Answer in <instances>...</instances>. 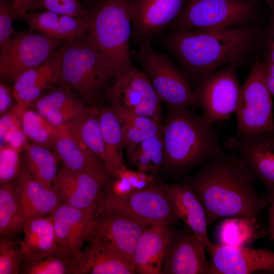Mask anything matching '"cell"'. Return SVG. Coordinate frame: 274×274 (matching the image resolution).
Segmentation results:
<instances>
[{
  "label": "cell",
  "instance_id": "cell-1",
  "mask_svg": "<svg viewBox=\"0 0 274 274\" xmlns=\"http://www.w3.org/2000/svg\"><path fill=\"white\" fill-rule=\"evenodd\" d=\"M256 180L237 155L224 152L207 160L183 183L200 200L211 226L224 218H244L261 223V212L268 202L265 195L258 194Z\"/></svg>",
  "mask_w": 274,
  "mask_h": 274
},
{
  "label": "cell",
  "instance_id": "cell-2",
  "mask_svg": "<svg viewBox=\"0 0 274 274\" xmlns=\"http://www.w3.org/2000/svg\"><path fill=\"white\" fill-rule=\"evenodd\" d=\"M262 32L247 24L214 30H177L166 44L190 76L198 81L232 63L255 48Z\"/></svg>",
  "mask_w": 274,
  "mask_h": 274
},
{
  "label": "cell",
  "instance_id": "cell-3",
  "mask_svg": "<svg viewBox=\"0 0 274 274\" xmlns=\"http://www.w3.org/2000/svg\"><path fill=\"white\" fill-rule=\"evenodd\" d=\"M162 134L164 149L162 168L173 175H183L225 152L218 129L189 108L168 109Z\"/></svg>",
  "mask_w": 274,
  "mask_h": 274
},
{
  "label": "cell",
  "instance_id": "cell-4",
  "mask_svg": "<svg viewBox=\"0 0 274 274\" xmlns=\"http://www.w3.org/2000/svg\"><path fill=\"white\" fill-rule=\"evenodd\" d=\"M62 49L57 85L71 90L89 107L102 106L114 80L110 62L87 33L64 41Z\"/></svg>",
  "mask_w": 274,
  "mask_h": 274
},
{
  "label": "cell",
  "instance_id": "cell-5",
  "mask_svg": "<svg viewBox=\"0 0 274 274\" xmlns=\"http://www.w3.org/2000/svg\"><path fill=\"white\" fill-rule=\"evenodd\" d=\"M132 0H99L86 15L87 35L110 62L114 81L133 65L129 50Z\"/></svg>",
  "mask_w": 274,
  "mask_h": 274
},
{
  "label": "cell",
  "instance_id": "cell-6",
  "mask_svg": "<svg viewBox=\"0 0 274 274\" xmlns=\"http://www.w3.org/2000/svg\"><path fill=\"white\" fill-rule=\"evenodd\" d=\"M258 0H187L172 23L174 31L214 30L246 25L255 18Z\"/></svg>",
  "mask_w": 274,
  "mask_h": 274
},
{
  "label": "cell",
  "instance_id": "cell-7",
  "mask_svg": "<svg viewBox=\"0 0 274 274\" xmlns=\"http://www.w3.org/2000/svg\"><path fill=\"white\" fill-rule=\"evenodd\" d=\"M136 58L142 72L168 109L198 106L186 76L167 56L155 50L149 39L140 43Z\"/></svg>",
  "mask_w": 274,
  "mask_h": 274
},
{
  "label": "cell",
  "instance_id": "cell-8",
  "mask_svg": "<svg viewBox=\"0 0 274 274\" xmlns=\"http://www.w3.org/2000/svg\"><path fill=\"white\" fill-rule=\"evenodd\" d=\"M118 213L149 224L165 222L172 225L179 219L174 213L164 185L155 181L147 186L122 195L101 190L95 215Z\"/></svg>",
  "mask_w": 274,
  "mask_h": 274
},
{
  "label": "cell",
  "instance_id": "cell-9",
  "mask_svg": "<svg viewBox=\"0 0 274 274\" xmlns=\"http://www.w3.org/2000/svg\"><path fill=\"white\" fill-rule=\"evenodd\" d=\"M272 95L266 82V66L256 59L241 86L237 106L236 133L244 137L274 130Z\"/></svg>",
  "mask_w": 274,
  "mask_h": 274
},
{
  "label": "cell",
  "instance_id": "cell-10",
  "mask_svg": "<svg viewBox=\"0 0 274 274\" xmlns=\"http://www.w3.org/2000/svg\"><path fill=\"white\" fill-rule=\"evenodd\" d=\"M64 41L30 28L16 32L8 50L0 56L1 80L14 82L24 72L53 57Z\"/></svg>",
  "mask_w": 274,
  "mask_h": 274
},
{
  "label": "cell",
  "instance_id": "cell-11",
  "mask_svg": "<svg viewBox=\"0 0 274 274\" xmlns=\"http://www.w3.org/2000/svg\"><path fill=\"white\" fill-rule=\"evenodd\" d=\"M237 64H229L208 75L194 90L201 116L211 123L228 120L235 112L241 89Z\"/></svg>",
  "mask_w": 274,
  "mask_h": 274
},
{
  "label": "cell",
  "instance_id": "cell-12",
  "mask_svg": "<svg viewBox=\"0 0 274 274\" xmlns=\"http://www.w3.org/2000/svg\"><path fill=\"white\" fill-rule=\"evenodd\" d=\"M107 99L111 107L158 122L162 120L160 99L146 75L135 66L112 83L107 91Z\"/></svg>",
  "mask_w": 274,
  "mask_h": 274
},
{
  "label": "cell",
  "instance_id": "cell-13",
  "mask_svg": "<svg viewBox=\"0 0 274 274\" xmlns=\"http://www.w3.org/2000/svg\"><path fill=\"white\" fill-rule=\"evenodd\" d=\"M150 225L118 213L95 215L86 241L101 245L115 251L133 268V255L138 242Z\"/></svg>",
  "mask_w": 274,
  "mask_h": 274
},
{
  "label": "cell",
  "instance_id": "cell-14",
  "mask_svg": "<svg viewBox=\"0 0 274 274\" xmlns=\"http://www.w3.org/2000/svg\"><path fill=\"white\" fill-rule=\"evenodd\" d=\"M224 146L237 156L253 172L266 190L274 194V130L247 136H228Z\"/></svg>",
  "mask_w": 274,
  "mask_h": 274
},
{
  "label": "cell",
  "instance_id": "cell-15",
  "mask_svg": "<svg viewBox=\"0 0 274 274\" xmlns=\"http://www.w3.org/2000/svg\"><path fill=\"white\" fill-rule=\"evenodd\" d=\"M212 274L274 273V251L212 242L206 247Z\"/></svg>",
  "mask_w": 274,
  "mask_h": 274
},
{
  "label": "cell",
  "instance_id": "cell-16",
  "mask_svg": "<svg viewBox=\"0 0 274 274\" xmlns=\"http://www.w3.org/2000/svg\"><path fill=\"white\" fill-rule=\"evenodd\" d=\"M95 209H81L63 203L56 209L52 214L57 245L54 254L68 264L78 256L86 241Z\"/></svg>",
  "mask_w": 274,
  "mask_h": 274
},
{
  "label": "cell",
  "instance_id": "cell-17",
  "mask_svg": "<svg viewBox=\"0 0 274 274\" xmlns=\"http://www.w3.org/2000/svg\"><path fill=\"white\" fill-rule=\"evenodd\" d=\"M206 251L191 231L171 227L162 274H212Z\"/></svg>",
  "mask_w": 274,
  "mask_h": 274
},
{
  "label": "cell",
  "instance_id": "cell-18",
  "mask_svg": "<svg viewBox=\"0 0 274 274\" xmlns=\"http://www.w3.org/2000/svg\"><path fill=\"white\" fill-rule=\"evenodd\" d=\"M108 173L76 172L62 165L53 187L61 203L81 209L96 208L101 190L110 177Z\"/></svg>",
  "mask_w": 274,
  "mask_h": 274
},
{
  "label": "cell",
  "instance_id": "cell-19",
  "mask_svg": "<svg viewBox=\"0 0 274 274\" xmlns=\"http://www.w3.org/2000/svg\"><path fill=\"white\" fill-rule=\"evenodd\" d=\"M187 0H132V38L137 43L173 23Z\"/></svg>",
  "mask_w": 274,
  "mask_h": 274
},
{
  "label": "cell",
  "instance_id": "cell-20",
  "mask_svg": "<svg viewBox=\"0 0 274 274\" xmlns=\"http://www.w3.org/2000/svg\"><path fill=\"white\" fill-rule=\"evenodd\" d=\"M62 45L51 58L22 74L14 82L16 104L27 109L57 85Z\"/></svg>",
  "mask_w": 274,
  "mask_h": 274
},
{
  "label": "cell",
  "instance_id": "cell-21",
  "mask_svg": "<svg viewBox=\"0 0 274 274\" xmlns=\"http://www.w3.org/2000/svg\"><path fill=\"white\" fill-rule=\"evenodd\" d=\"M164 188L178 218L187 225L206 248L212 242L208 234L206 213L198 197L184 183L165 185Z\"/></svg>",
  "mask_w": 274,
  "mask_h": 274
},
{
  "label": "cell",
  "instance_id": "cell-22",
  "mask_svg": "<svg viewBox=\"0 0 274 274\" xmlns=\"http://www.w3.org/2000/svg\"><path fill=\"white\" fill-rule=\"evenodd\" d=\"M16 193L25 222L51 215L61 204L54 187H47L38 181L24 165L16 178Z\"/></svg>",
  "mask_w": 274,
  "mask_h": 274
},
{
  "label": "cell",
  "instance_id": "cell-23",
  "mask_svg": "<svg viewBox=\"0 0 274 274\" xmlns=\"http://www.w3.org/2000/svg\"><path fill=\"white\" fill-rule=\"evenodd\" d=\"M171 225L165 222L150 225L141 235L133 255V265L139 274H162Z\"/></svg>",
  "mask_w": 274,
  "mask_h": 274
},
{
  "label": "cell",
  "instance_id": "cell-24",
  "mask_svg": "<svg viewBox=\"0 0 274 274\" xmlns=\"http://www.w3.org/2000/svg\"><path fill=\"white\" fill-rule=\"evenodd\" d=\"M88 246L67 265L68 274H134L132 266L115 251L98 244Z\"/></svg>",
  "mask_w": 274,
  "mask_h": 274
},
{
  "label": "cell",
  "instance_id": "cell-25",
  "mask_svg": "<svg viewBox=\"0 0 274 274\" xmlns=\"http://www.w3.org/2000/svg\"><path fill=\"white\" fill-rule=\"evenodd\" d=\"M31 107L53 125L61 127L91 107L71 90L57 85Z\"/></svg>",
  "mask_w": 274,
  "mask_h": 274
},
{
  "label": "cell",
  "instance_id": "cell-26",
  "mask_svg": "<svg viewBox=\"0 0 274 274\" xmlns=\"http://www.w3.org/2000/svg\"><path fill=\"white\" fill-rule=\"evenodd\" d=\"M86 15L72 17L47 10H36L27 12L21 18L27 22L30 29L66 41L87 33Z\"/></svg>",
  "mask_w": 274,
  "mask_h": 274
},
{
  "label": "cell",
  "instance_id": "cell-27",
  "mask_svg": "<svg viewBox=\"0 0 274 274\" xmlns=\"http://www.w3.org/2000/svg\"><path fill=\"white\" fill-rule=\"evenodd\" d=\"M23 232L24 238L18 242L24 260H39L55 253L57 245L52 214L25 221Z\"/></svg>",
  "mask_w": 274,
  "mask_h": 274
},
{
  "label": "cell",
  "instance_id": "cell-28",
  "mask_svg": "<svg viewBox=\"0 0 274 274\" xmlns=\"http://www.w3.org/2000/svg\"><path fill=\"white\" fill-rule=\"evenodd\" d=\"M62 127L84 149L104 164L105 150L99 119V107H89Z\"/></svg>",
  "mask_w": 274,
  "mask_h": 274
},
{
  "label": "cell",
  "instance_id": "cell-29",
  "mask_svg": "<svg viewBox=\"0 0 274 274\" xmlns=\"http://www.w3.org/2000/svg\"><path fill=\"white\" fill-rule=\"evenodd\" d=\"M99 119L105 150L104 164L111 177L125 166L124 139L120 122L109 106L99 107Z\"/></svg>",
  "mask_w": 274,
  "mask_h": 274
},
{
  "label": "cell",
  "instance_id": "cell-30",
  "mask_svg": "<svg viewBox=\"0 0 274 274\" xmlns=\"http://www.w3.org/2000/svg\"><path fill=\"white\" fill-rule=\"evenodd\" d=\"M63 129L52 148L63 166L76 172L109 174L100 159L84 149Z\"/></svg>",
  "mask_w": 274,
  "mask_h": 274
},
{
  "label": "cell",
  "instance_id": "cell-31",
  "mask_svg": "<svg viewBox=\"0 0 274 274\" xmlns=\"http://www.w3.org/2000/svg\"><path fill=\"white\" fill-rule=\"evenodd\" d=\"M25 220L16 193V178L1 184L0 237L17 239Z\"/></svg>",
  "mask_w": 274,
  "mask_h": 274
},
{
  "label": "cell",
  "instance_id": "cell-32",
  "mask_svg": "<svg viewBox=\"0 0 274 274\" xmlns=\"http://www.w3.org/2000/svg\"><path fill=\"white\" fill-rule=\"evenodd\" d=\"M115 114L121 125L127 156L141 143L162 131V124L151 119L121 109H117Z\"/></svg>",
  "mask_w": 274,
  "mask_h": 274
},
{
  "label": "cell",
  "instance_id": "cell-33",
  "mask_svg": "<svg viewBox=\"0 0 274 274\" xmlns=\"http://www.w3.org/2000/svg\"><path fill=\"white\" fill-rule=\"evenodd\" d=\"M23 165L38 181L53 187L58 173L57 157L50 149L27 142L23 151Z\"/></svg>",
  "mask_w": 274,
  "mask_h": 274
},
{
  "label": "cell",
  "instance_id": "cell-34",
  "mask_svg": "<svg viewBox=\"0 0 274 274\" xmlns=\"http://www.w3.org/2000/svg\"><path fill=\"white\" fill-rule=\"evenodd\" d=\"M127 158L129 165L136 170L157 176L164 158L162 132L141 143Z\"/></svg>",
  "mask_w": 274,
  "mask_h": 274
},
{
  "label": "cell",
  "instance_id": "cell-35",
  "mask_svg": "<svg viewBox=\"0 0 274 274\" xmlns=\"http://www.w3.org/2000/svg\"><path fill=\"white\" fill-rule=\"evenodd\" d=\"M21 123L29 143L50 149L53 148L56 140L63 130L51 124L37 111L29 108L23 112Z\"/></svg>",
  "mask_w": 274,
  "mask_h": 274
},
{
  "label": "cell",
  "instance_id": "cell-36",
  "mask_svg": "<svg viewBox=\"0 0 274 274\" xmlns=\"http://www.w3.org/2000/svg\"><path fill=\"white\" fill-rule=\"evenodd\" d=\"M25 109L15 104L10 111L1 116V145L10 146L23 152L28 142L21 123L22 115Z\"/></svg>",
  "mask_w": 274,
  "mask_h": 274
},
{
  "label": "cell",
  "instance_id": "cell-37",
  "mask_svg": "<svg viewBox=\"0 0 274 274\" xmlns=\"http://www.w3.org/2000/svg\"><path fill=\"white\" fill-rule=\"evenodd\" d=\"M25 259L18 239L0 237V274H18Z\"/></svg>",
  "mask_w": 274,
  "mask_h": 274
},
{
  "label": "cell",
  "instance_id": "cell-38",
  "mask_svg": "<svg viewBox=\"0 0 274 274\" xmlns=\"http://www.w3.org/2000/svg\"><path fill=\"white\" fill-rule=\"evenodd\" d=\"M68 262L54 254L39 260H24L19 273L68 274Z\"/></svg>",
  "mask_w": 274,
  "mask_h": 274
},
{
  "label": "cell",
  "instance_id": "cell-39",
  "mask_svg": "<svg viewBox=\"0 0 274 274\" xmlns=\"http://www.w3.org/2000/svg\"><path fill=\"white\" fill-rule=\"evenodd\" d=\"M18 150L8 146H0V183L3 184L17 178L23 166Z\"/></svg>",
  "mask_w": 274,
  "mask_h": 274
},
{
  "label": "cell",
  "instance_id": "cell-40",
  "mask_svg": "<svg viewBox=\"0 0 274 274\" xmlns=\"http://www.w3.org/2000/svg\"><path fill=\"white\" fill-rule=\"evenodd\" d=\"M18 17L13 0H0V56L6 52L11 43L16 32L13 21Z\"/></svg>",
  "mask_w": 274,
  "mask_h": 274
},
{
  "label": "cell",
  "instance_id": "cell-41",
  "mask_svg": "<svg viewBox=\"0 0 274 274\" xmlns=\"http://www.w3.org/2000/svg\"><path fill=\"white\" fill-rule=\"evenodd\" d=\"M43 10L72 17L86 15L88 11L81 0H38Z\"/></svg>",
  "mask_w": 274,
  "mask_h": 274
},
{
  "label": "cell",
  "instance_id": "cell-42",
  "mask_svg": "<svg viewBox=\"0 0 274 274\" xmlns=\"http://www.w3.org/2000/svg\"><path fill=\"white\" fill-rule=\"evenodd\" d=\"M115 176L126 179L133 190L143 188L155 181V176L142 171L129 169L125 166L120 169Z\"/></svg>",
  "mask_w": 274,
  "mask_h": 274
},
{
  "label": "cell",
  "instance_id": "cell-43",
  "mask_svg": "<svg viewBox=\"0 0 274 274\" xmlns=\"http://www.w3.org/2000/svg\"><path fill=\"white\" fill-rule=\"evenodd\" d=\"M270 18L269 24L262 32V40L264 48V61L274 63V5L269 6Z\"/></svg>",
  "mask_w": 274,
  "mask_h": 274
},
{
  "label": "cell",
  "instance_id": "cell-44",
  "mask_svg": "<svg viewBox=\"0 0 274 274\" xmlns=\"http://www.w3.org/2000/svg\"><path fill=\"white\" fill-rule=\"evenodd\" d=\"M15 100L13 87L11 88L3 82L0 83V114L1 116L6 114L13 107ZM16 101V100H15Z\"/></svg>",
  "mask_w": 274,
  "mask_h": 274
},
{
  "label": "cell",
  "instance_id": "cell-45",
  "mask_svg": "<svg viewBox=\"0 0 274 274\" xmlns=\"http://www.w3.org/2000/svg\"><path fill=\"white\" fill-rule=\"evenodd\" d=\"M13 3L20 18L29 11L43 10L38 0H13Z\"/></svg>",
  "mask_w": 274,
  "mask_h": 274
},
{
  "label": "cell",
  "instance_id": "cell-46",
  "mask_svg": "<svg viewBox=\"0 0 274 274\" xmlns=\"http://www.w3.org/2000/svg\"><path fill=\"white\" fill-rule=\"evenodd\" d=\"M266 196L268 202V225L267 228V234L270 238L274 241V194Z\"/></svg>",
  "mask_w": 274,
  "mask_h": 274
},
{
  "label": "cell",
  "instance_id": "cell-47",
  "mask_svg": "<svg viewBox=\"0 0 274 274\" xmlns=\"http://www.w3.org/2000/svg\"><path fill=\"white\" fill-rule=\"evenodd\" d=\"M265 63L266 85L272 96L274 97V63L267 62Z\"/></svg>",
  "mask_w": 274,
  "mask_h": 274
},
{
  "label": "cell",
  "instance_id": "cell-48",
  "mask_svg": "<svg viewBox=\"0 0 274 274\" xmlns=\"http://www.w3.org/2000/svg\"><path fill=\"white\" fill-rule=\"evenodd\" d=\"M99 0H81L84 8L88 11H90Z\"/></svg>",
  "mask_w": 274,
  "mask_h": 274
},
{
  "label": "cell",
  "instance_id": "cell-49",
  "mask_svg": "<svg viewBox=\"0 0 274 274\" xmlns=\"http://www.w3.org/2000/svg\"><path fill=\"white\" fill-rule=\"evenodd\" d=\"M268 5V6L274 5V0H264Z\"/></svg>",
  "mask_w": 274,
  "mask_h": 274
}]
</instances>
